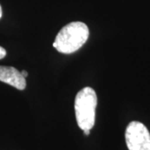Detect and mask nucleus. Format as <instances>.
Returning a JSON list of instances; mask_svg holds the SVG:
<instances>
[{
    "instance_id": "obj_7",
    "label": "nucleus",
    "mask_w": 150,
    "mask_h": 150,
    "mask_svg": "<svg viewBox=\"0 0 150 150\" xmlns=\"http://www.w3.org/2000/svg\"><path fill=\"white\" fill-rule=\"evenodd\" d=\"M83 133L85 135H89L90 134V130H83Z\"/></svg>"
},
{
    "instance_id": "obj_5",
    "label": "nucleus",
    "mask_w": 150,
    "mask_h": 150,
    "mask_svg": "<svg viewBox=\"0 0 150 150\" xmlns=\"http://www.w3.org/2000/svg\"><path fill=\"white\" fill-rule=\"evenodd\" d=\"M6 54H7V53H6L5 49L0 46V59H4L6 56Z\"/></svg>"
},
{
    "instance_id": "obj_8",
    "label": "nucleus",
    "mask_w": 150,
    "mask_h": 150,
    "mask_svg": "<svg viewBox=\"0 0 150 150\" xmlns=\"http://www.w3.org/2000/svg\"><path fill=\"white\" fill-rule=\"evenodd\" d=\"M2 15H3V10H2V7L0 5V18H2Z\"/></svg>"
},
{
    "instance_id": "obj_6",
    "label": "nucleus",
    "mask_w": 150,
    "mask_h": 150,
    "mask_svg": "<svg viewBox=\"0 0 150 150\" xmlns=\"http://www.w3.org/2000/svg\"><path fill=\"white\" fill-rule=\"evenodd\" d=\"M21 73V74L24 77V78H26V77H28V74L27 71H25V70H23V71H21L20 72Z\"/></svg>"
},
{
    "instance_id": "obj_3",
    "label": "nucleus",
    "mask_w": 150,
    "mask_h": 150,
    "mask_svg": "<svg viewBox=\"0 0 150 150\" xmlns=\"http://www.w3.org/2000/svg\"><path fill=\"white\" fill-rule=\"evenodd\" d=\"M129 150H150V134L144 123L133 121L125 132Z\"/></svg>"
},
{
    "instance_id": "obj_2",
    "label": "nucleus",
    "mask_w": 150,
    "mask_h": 150,
    "mask_svg": "<svg viewBox=\"0 0 150 150\" xmlns=\"http://www.w3.org/2000/svg\"><path fill=\"white\" fill-rule=\"evenodd\" d=\"M98 98L95 91L86 87L81 89L75 97L74 108L76 120L83 131L91 130L95 123V112Z\"/></svg>"
},
{
    "instance_id": "obj_4",
    "label": "nucleus",
    "mask_w": 150,
    "mask_h": 150,
    "mask_svg": "<svg viewBox=\"0 0 150 150\" xmlns=\"http://www.w3.org/2000/svg\"><path fill=\"white\" fill-rule=\"evenodd\" d=\"M0 81L23 90L26 88V79L21 73L13 67L0 66Z\"/></svg>"
},
{
    "instance_id": "obj_1",
    "label": "nucleus",
    "mask_w": 150,
    "mask_h": 150,
    "mask_svg": "<svg viewBox=\"0 0 150 150\" xmlns=\"http://www.w3.org/2000/svg\"><path fill=\"white\" fill-rule=\"evenodd\" d=\"M89 30L84 23L72 22L59 31L55 38L53 47L59 53L73 54L87 42Z\"/></svg>"
}]
</instances>
